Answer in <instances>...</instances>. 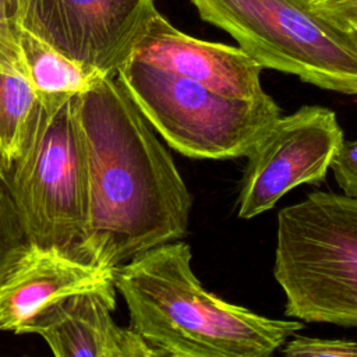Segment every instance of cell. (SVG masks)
<instances>
[{"label": "cell", "mask_w": 357, "mask_h": 357, "mask_svg": "<svg viewBox=\"0 0 357 357\" xmlns=\"http://www.w3.org/2000/svg\"><path fill=\"white\" fill-rule=\"evenodd\" d=\"M262 68L357 95V31L312 0H191Z\"/></svg>", "instance_id": "4"}, {"label": "cell", "mask_w": 357, "mask_h": 357, "mask_svg": "<svg viewBox=\"0 0 357 357\" xmlns=\"http://www.w3.org/2000/svg\"><path fill=\"white\" fill-rule=\"evenodd\" d=\"M116 291L71 294L45 310L28 333L42 336L56 357H155L137 332L113 321Z\"/></svg>", "instance_id": "11"}, {"label": "cell", "mask_w": 357, "mask_h": 357, "mask_svg": "<svg viewBox=\"0 0 357 357\" xmlns=\"http://www.w3.org/2000/svg\"><path fill=\"white\" fill-rule=\"evenodd\" d=\"M130 60L190 78L227 96L258 99L266 95L261 85L262 67L241 47L190 36L159 11L149 21Z\"/></svg>", "instance_id": "9"}, {"label": "cell", "mask_w": 357, "mask_h": 357, "mask_svg": "<svg viewBox=\"0 0 357 357\" xmlns=\"http://www.w3.org/2000/svg\"><path fill=\"white\" fill-rule=\"evenodd\" d=\"M22 0H0V45L18 43Z\"/></svg>", "instance_id": "17"}, {"label": "cell", "mask_w": 357, "mask_h": 357, "mask_svg": "<svg viewBox=\"0 0 357 357\" xmlns=\"http://www.w3.org/2000/svg\"><path fill=\"white\" fill-rule=\"evenodd\" d=\"M77 96L39 100L25 146L6 177L29 245L74 257H78L88 212Z\"/></svg>", "instance_id": "5"}, {"label": "cell", "mask_w": 357, "mask_h": 357, "mask_svg": "<svg viewBox=\"0 0 357 357\" xmlns=\"http://www.w3.org/2000/svg\"><path fill=\"white\" fill-rule=\"evenodd\" d=\"M331 169L344 195L357 198V139H343L336 149Z\"/></svg>", "instance_id": "16"}, {"label": "cell", "mask_w": 357, "mask_h": 357, "mask_svg": "<svg viewBox=\"0 0 357 357\" xmlns=\"http://www.w3.org/2000/svg\"><path fill=\"white\" fill-rule=\"evenodd\" d=\"M88 180L78 257L114 269L188 229L192 197L170 153L117 78L77 96Z\"/></svg>", "instance_id": "1"}, {"label": "cell", "mask_w": 357, "mask_h": 357, "mask_svg": "<svg viewBox=\"0 0 357 357\" xmlns=\"http://www.w3.org/2000/svg\"><path fill=\"white\" fill-rule=\"evenodd\" d=\"M282 353L289 357H357V342L343 339L308 337L296 333L290 342L284 343Z\"/></svg>", "instance_id": "15"}, {"label": "cell", "mask_w": 357, "mask_h": 357, "mask_svg": "<svg viewBox=\"0 0 357 357\" xmlns=\"http://www.w3.org/2000/svg\"><path fill=\"white\" fill-rule=\"evenodd\" d=\"M116 289L113 271L52 248L29 245L0 282V329L28 333L57 301L81 291Z\"/></svg>", "instance_id": "10"}, {"label": "cell", "mask_w": 357, "mask_h": 357, "mask_svg": "<svg viewBox=\"0 0 357 357\" xmlns=\"http://www.w3.org/2000/svg\"><path fill=\"white\" fill-rule=\"evenodd\" d=\"M29 243L21 226L6 180L0 177V282L28 251Z\"/></svg>", "instance_id": "14"}, {"label": "cell", "mask_w": 357, "mask_h": 357, "mask_svg": "<svg viewBox=\"0 0 357 357\" xmlns=\"http://www.w3.org/2000/svg\"><path fill=\"white\" fill-rule=\"evenodd\" d=\"M39 105L22 60L20 42L0 45V177L3 180L25 146Z\"/></svg>", "instance_id": "12"}, {"label": "cell", "mask_w": 357, "mask_h": 357, "mask_svg": "<svg viewBox=\"0 0 357 357\" xmlns=\"http://www.w3.org/2000/svg\"><path fill=\"white\" fill-rule=\"evenodd\" d=\"M276 222L273 276L284 314L357 328V198L312 191Z\"/></svg>", "instance_id": "3"}, {"label": "cell", "mask_w": 357, "mask_h": 357, "mask_svg": "<svg viewBox=\"0 0 357 357\" xmlns=\"http://www.w3.org/2000/svg\"><path fill=\"white\" fill-rule=\"evenodd\" d=\"M184 241L151 248L113 269L130 312V328L155 357H269L304 329L208 291L191 268Z\"/></svg>", "instance_id": "2"}, {"label": "cell", "mask_w": 357, "mask_h": 357, "mask_svg": "<svg viewBox=\"0 0 357 357\" xmlns=\"http://www.w3.org/2000/svg\"><path fill=\"white\" fill-rule=\"evenodd\" d=\"M156 11L155 0H22L21 26L70 59L116 75Z\"/></svg>", "instance_id": "8"}, {"label": "cell", "mask_w": 357, "mask_h": 357, "mask_svg": "<svg viewBox=\"0 0 357 357\" xmlns=\"http://www.w3.org/2000/svg\"><path fill=\"white\" fill-rule=\"evenodd\" d=\"M116 75L152 128L188 158L247 156L282 116L268 93L258 99L227 96L137 60H128Z\"/></svg>", "instance_id": "6"}, {"label": "cell", "mask_w": 357, "mask_h": 357, "mask_svg": "<svg viewBox=\"0 0 357 357\" xmlns=\"http://www.w3.org/2000/svg\"><path fill=\"white\" fill-rule=\"evenodd\" d=\"M321 10L347 22H357V0H312Z\"/></svg>", "instance_id": "18"}, {"label": "cell", "mask_w": 357, "mask_h": 357, "mask_svg": "<svg viewBox=\"0 0 357 357\" xmlns=\"http://www.w3.org/2000/svg\"><path fill=\"white\" fill-rule=\"evenodd\" d=\"M18 42L39 100L81 95L103 77L99 71L70 59L24 28Z\"/></svg>", "instance_id": "13"}, {"label": "cell", "mask_w": 357, "mask_h": 357, "mask_svg": "<svg viewBox=\"0 0 357 357\" xmlns=\"http://www.w3.org/2000/svg\"><path fill=\"white\" fill-rule=\"evenodd\" d=\"M350 25H353V26L356 28V31H357V22H353V24H350Z\"/></svg>", "instance_id": "19"}, {"label": "cell", "mask_w": 357, "mask_h": 357, "mask_svg": "<svg viewBox=\"0 0 357 357\" xmlns=\"http://www.w3.org/2000/svg\"><path fill=\"white\" fill-rule=\"evenodd\" d=\"M336 113L305 105L280 116L247 153L237 198V215L251 219L300 184H321L343 141Z\"/></svg>", "instance_id": "7"}]
</instances>
